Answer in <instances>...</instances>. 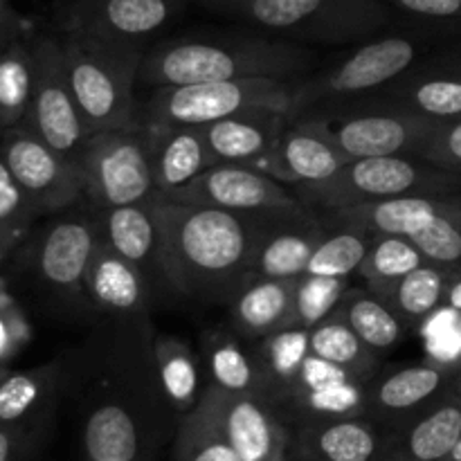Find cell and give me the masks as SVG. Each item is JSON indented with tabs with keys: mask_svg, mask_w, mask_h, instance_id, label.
<instances>
[{
	"mask_svg": "<svg viewBox=\"0 0 461 461\" xmlns=\"http://www.w3.org/2000/svg\"><path fill=\"white\" fill-rule=\"evenodd\" d=\"M162 279L207 304H228L250 279L261 216L187 205L156 194Z\"/></svg>",
	"mask_w": 461,
	"mask_h": 461,
	"instance_id": "1",
	"label": "cell"
},
{
	"mask_svg": "<svg viewBox=\"0 0 461 461\" xmlns=\"http://www.w3.org/2000/svg\"><path fill=\"white\" fill-rule=\"evenodd\" d=\"M313 50L279 36L178 39L144 54L140 84L169 88L252 77L300 81L313 68Z\"/></svg>",
	"mask_w": 461,
	"mask_h": 461,
	"instance_id": "2",
	"label": "cell"
},
{
	"mask_svg": "<svg viewBox=\"0 0 461 461\" xmlns=\"http://www.w3.org/2000/svg\"><path fill=\"white\" fill-rule=\"evenodd\" d=\"M59 41L68 81L88 135L142 124V108L135 102L142 45L68 30H61Z\"/></svg>",
	"mask_w": 461,
	"mask_h": 461,
	"instance_id": "3",
	"label": "cell"
},
{
	"mask_svg": "<svg viewBox=\"0 0 461 461\" xmlns=\"http://www.w3.org/2000/svg\"><path fill=\"white\" fill-rule=\"evenodd\" d=\"M223 12L302 45H360L394 21L383 0H219Z\"/></svg>",
	"mask_w": 461,
	"mask_h": 461,
	"instance_id": "4",
	"label": "cell"
},
{
	"mask_svg": "<svg viewBox=\"0 0 461 461\" xmlns=\"http://www.w3.org/2000/svg\"><path fill=\"white\" fill-rule=\"evenodd\" d=\"M293 192L315 212L342 210L399 196H450L461 194V176L450 174L419 156L365 158L347 162L329 180Z\"/></svg>",
	"mask_w": 461,
	"mask_h": 461,
	"instance_id": "5",
	"label": "cell"
},
{
	"mask_svg": "<svg viewBox=\"0 0 461 461\" xmlns=\"http://www.w3.org/2000/svg\"><path fill=\"white\" fill-rule=\"evenodd\" d=\"M300 81L252 77L153 88L142 108V122L160 126H205L257 111L282 113L293 120Z\"/></svg>",
	"mask_w": 461,
	"mask_h": 461,
	"instance_id": "6",
	"label": "cell"
},
{
	"mask_svg": "<svg viewBox=\"0 0 461 461\" xmlns=\"http://www.w3.org/2000/svg\"><path fill=\"white\" fill-rule=\"evenodd\" d=\"M423 48L426 43L421 36L412 34H378L376 39L365 41L331 70L300 81L293 120L320 111L324 104L365 95L369 97L412 70Z\"/></svg>",
	"mask_w": 461,
	"mask_h": 461,
	"instance_id": "7",
	"label": "cell"
},
{
	"mask_svg": "<svg viewBox=\"0 0 461 461\" xmlns=\"http://www.w3.org/2000/svg\"><path fill=\"white\" fill-rule=\"evenodd\" d=\"M86 196L95 210L129 205L156 194L151 165V131L138 124L88 135L79 153Z\"/></svg>",
	"mask_w": 461,
	"mask_h": 461,
	"instance_id": "8",
	"label": "cell"
},
{
	"mask_svg": "<svg viewBox=\"0 0 461 461\" xmlns=\"http://www.w3.org/2000/svg\"><path fill=\"white\" fill-rule=\"evenodd\" d=\"M322 135L345 162L365 158L417 156L439 122L399 108L363 104L360 111L309 113L297 117Z\"/></svg>",
	"mask_w": 461,
	"mask_h": 461,
	"instance_id": "9",
	"label": "cell"
},
{
	"mask_svg": "<svg viewBox=\"0 0 461 461\" xmlns=\"http://www.w3.org/2000/svg\"><path fill=\"white\" fill-rule=\"evenodd\" d=\"M30 45L34 79H32L30 111L23 124L34 131L54 151L79 162L88 131L68 81L61 41L54 34H43L36 36Z\"/></svg>",
	"mask_w": 461,
	"mask_h": 461,
	"instance_id": "10",
	"label": "cell"
},
{
	"mask_svg": "<svg viewBox=\"0 0 461 461\" xmlns=\"http://www.w3.org/2000/svg\"><path fill=\"white\" fill-rule=\"evenodd\" d=\"M0 160L39 214L66 212L86 196V176L79 162L54 151L25 124L0 131Z\"/></svg>",
	"mask_w": 461,
	"mask_h": 461,
	"instance_id": "11",
	"label": "cell"
},
{
	"mask_svg": "<svg viewBox=\"0 0 461 461\" xmlns=\"http://www.w3.org/2000/svg\"><path fill=\"white\" fill-rule=\"evenodd\" d=\"M162 198L187 203V205L219 207V210L250 216L279 214V212L309 207L286 185L270 178L257 167L248 165H212L192 183L183 185L174 194Z\"/></svg>",
	"mask_w": 461,
	"mask_h": 461,
	"instance_id": "12",
	"label": "cell"
},
{
	"mask_svg": "<svg viewBox=\"0 0 461 461\" xmlns=\"http://www.w3.org/2000/svg\"><path fill=\"white\" fill-rule=\"evenodd\" d=\"M225 439L241 461H286L291 453V423L282 410L261 396L228 394L207 385Z\"/></svg>",
	"mask_w": 461,
	"mask_h": 461,
	"instance_id": "13",
	"label": "cell"
},
{
	"mask_svg": "<svg viewBox=\"0 0 461 461\" xmlns=\"http://www.w3.org/2000/svg\"><path fill=\"white\" fill-rule=\"evenodd\" d=\"M99 234V232H97ZM149 277L97 239V248L86 275V302L99 315L113 320L124 336L147 331Z\"/></svg>",
	"mask_w": 461,
	"mask_h": 461,
	"instance_id": "14",
	"label": "cell"
},
{
	"mask_svg": "<svg viewBox=\"0 0 461 461\" xmlns=\"http://www.w3.org/2000/svg\"><path fill=\"white\" fill-rule=\"evenodd\" d=\"M149 405L124 396H104L84 419V455L88 461H149L153 423ZM158 412V410H153Z\"/></svg>",
	"mask_w": 461,
	"mask_h": 461,
	"instance_id": "15",
	"label": "cell"
},
{
	"mask_svg": "<svg viewBox=\"0 0 461 461\" xmlns=\"http://www.w3.org/2000/svg\"><path fill=\"white\" fill-rule=\"evenodd\" d=\"M324 232H327V223L320 212L311 207L261 216L250 264V279L302 277Z\"/></svg>",
	"mask_w": 461,
	"mask_h": 461,
	"instance_id": "16",
	"label": "cell"
},
{
	"mask_svg": "<svg viewBox=\"0 0 461 461\" xmlns=\"http://www.w3.org/2000/svg\"><path fill=\"white\" fill-rule=\"evenodd\" d=\"M453 372L428 360L421 365L378 372L365 383L367 417L387 430L403 426L419 412L444 399L450 390Z\"/></svg>",
	"mask_w": 461,
	"mask_h": 461,
	"instance_id": "17",
	"label": "cell"
},
{
	"mask_svg": "<svg viewBox=\"0 0 461 461\" xmlns=\"http://www.w3.org/2000/svg\"><path fill=\"white\" fill-rule=\"evenodd\" d=\"M176 0H72L61 12V30L142 45L169 25Z\"/></svg>",
	"mask_w": 461,
	"mask_h": 461,
	"instance_id": "18",
	"label": "cell"
},
{
	"mask_svg": "<svg viewBox=\"0 0 461 461\" xmlns=\"http://www.w3.org/2000/svg\"><path fill=\"white\" fill-rule=\"evenodd\" d=\"M97 239L95 212L54 221L36 250V268L43 282L70 300L86 302V275Z\"/></svg>",
	"mask_w": 461,
	"mask_h": 461,
	"instance_id": "19",
	"label": "cell"
},
{
	"mask_svg": "<svg viewBox=\"0 0 461 461\" xmlns=\"http://www.w3.org/2000/svg\"><path fill=\"white\" fill-rule=\"evenodd\" d=\"M297 461H387L390 430L369 417L331 419L291 428Z\"/></svg>",
	"mask_w": 461,
	"mask_h": 461,
	"instance_id": "20",
	"label": "cell"
},
{
	"mask_svg": "<svg viewBox=\"0 0 461 461\" xmlns=\"http://www.w3.org/2000/svg\"><path fill=\"white\" fill-rule=\"evenodd\" d=\"M461 205L459 194L450 196H399L363 203L342 210L320 212L327 223L354 228L367 237H412L446 212Z\"/></svg>",
	"mask_w": 461,
	"mask_h": 461,
	"instance_id": "21",
	"label": "cell"
},
{
	"mask_svg": "<svg viewBox=\"0 0 461 461\" xmlns=\"http://www.w3.org/2000/svg\"><path fill=\"white\" fill-rule=\"evenodd\" d=\"M372 106L399 108L432 122L461 120V63L405 72L374 97H365Z\"/></svg>",
	"mask_w": 461,
	"mask_h": 461,
	"instance_id": "22",
	"label": "cell"
},
{
	"mask_svg": "<svg viewBox=\"0 0 461 461\" xmlns=\"http://www.w3.org/2000/svg\"><path fill=\"white\" fill-rule=\"evenodd\" d=\"M345 165L340 153L322 135L302 120H291L270 156L257 169L295 189L324 183Z\"/></svg>",
	"mask_w": 461,
	"mask_h": 461,
	"instance_id": "23",
	"label": "cell"
},
{
	"mask_svg": "<svg viewBox=\"0 0 461 461\" xmlns=\"http://www.w3.org/2000/svg\"><path fill=\"white\" fill-rule=\"evenodd\" d=\"M291 117L282 113H243L198 126L214 165L259 167L270 156Z\"/></svg>",
	"mask_w": 461,
	"mask_h": 461,
	"instance_id": "24",
	"label": "cell"
},
{
	"mask_svg": "<svg viewBox=\"0 0 461 461\" xmlns=\"http://www.w3.org/2000/svg\"><path fill=\"white\" fill-rule=\"evenodd\" d=\"M99 241L106 243L122 259L138 266L147 277L160 273V230H158L156 194L129 205L95 210Z\"/></svg>",
	"mask_w": 461,
	"mask_h": 461,
	"instance_id": "25",
	"label": "cell"
},
{
	"mask_svg": "<svg viewBox=\"0 0 461 461\" xmlns=\"http://www.w3.org/2000/svg\"><path fill=\"white\" fill-rule=\"evenodd\" d=\"M461 437V403L446 394L403 426L390 430L387 461H444Z\"/></svg>",
	"mask_w": 461,
	"mask_h": 461,
	"instance_id": "26",
	"label": "cell"
},
{
	"mask_svg": "<svg viewBox=\"0 0 461 461\" xmlns=\"http://www.w3.org/2000/svg\"><path fill=\"white\" fill-rule=\"evenodd\" d=\"M147 126L151 131L153 185L158 196H169L214 165L198 126Z\"/></svg>",
	"mask_w": 461,
	"mask_h": 461,
	"instance_id": "27",
	"label": "cell"
},
{
	"mask_svg": "<svg viewBox=\"0 0 461 461\" xmlns=\"http://www.w3.org/2000/svg\"><path fill=\"white\" fill-rule=\"evenodd\" d=\"M295 282L297 277L248 279L228 302L234 329L250 340L286 329L293 315Z\"/></svg>",
	"mask_w": 461,
	"mask_h": 461,
	"instance_id": "28",
	"label": "cell"
},
{
	"mask_svg": "<svg viewBox=\"0 0 461 461\" xmlns=\"http://www.w3.org/2000/svg\"><path fill=\"white\" fill-rule=\"evenodd\" d=\"M151 356L162 403L180 423L205 392L201 387V365L194 351L176 336H158L151 342Z\"/></svg>",
	"mask_w": 461,
	"mask_h": 461,
	"instance_id": "29",
	"label": "cell"
},
{
	"mask_svg": "<svg viewBox=\"0 0 461 461\" xmlns=\"http://www.w3.org/2000/svg\"><path fill=\"white\" fill-rule=\"evenodd\" d=\"M32 45L18 34L16 14L0 18V131L27 120L32 99Z\"/></svg>",
	"mask_w": 461,
	"mask_h": 461,
	"instance_id": "30",
	"label": "cell"
},
{
	"mask_svg": "<svg viewBox=\"0 0 461 461\" xmlns=\"http://www.w3.org/2000/svg\"><path fill=\"white\" fill-rule=\"evenodd\" d=\"M309 338L311 329L286 327L257 340L255 351H252L259 365L261 378H264L266 399L279 410L286 405L302 365L311 354Z\"/></svg>",
	"mask_w": 461,
	"mask_h": 461,
	"instance_id": "31",
	"label": "cell"
},
{
	"mask_svg": "<svg viewBox=\"0 0 461 461\" xmlns=\"http://www.w3.org/2000/svg\"><path fill=\"white\" fill-rule=\"evenodd\" d=\"M453 273L423 264L394 282L372 286V291L394 309L405 329L419 327L446 304V293H448V282Z\"/></svg>",
	"mask_w": 461,
	"mask_h": 461,
	"instance_id": "32",
	"label": "cell"
},
{
	"mask_svg": "<svg viewBox=\"0 0 461 461\" xmlns=\"http://www.w3.org/2000/svg\"><path fill=\"white\" fill-rule=\"evenodd\" d=\"M203 358H205L210 385L228 394H248L266 399L264 378L255 354L243 349L241 342L223 331L207 333L203 340ZM268 401V399H266Z\"/></svg>",
	"mask_w": 461,
	"mask_h": 461,
	"instance_id": "33",
	"label": "cell"
},
{
	"mask_svg": "<svg viewBox=\"0 0 461 461\" xmlns=\"http://www.w3.org/2000/svg\"><path fill=\"white\" fill-rule=\"evenodd\" d=\"M333 315L345 320L356 336L378 356L387 354L403 340L405 324L394 313L390 304L372 288H354L347 291Z\"/></svg>",
	"mask_w": 461,
	"mask_h": 461,
	"instance_id": "34",
	"label": "cell"
},
{
	"mask_svg": "<svg viewBox=\"0 0 461 461\" xmlns=\"http://www.w3.org/2000/svg\"><path fill=\"white\" fill-rule=\"evenodd\" d=\"M284 417L293 423L331 421V419L367 417V392L363 381H338L313 390L293 392L284 405Z\"/></svg>",
	"mask_w": 461,
	"mask_h": 461,
	"instance_id": "35",
	"label": "cell"
},
{
	"mask_svg": "<svg viewBox=\"0 0 461 461\" xmlns=\"http://www.w3.org/2000/svg\"><path fill=\"white\" fill-rule=\"evenodd\" d=\"M311 354L347 369L354 378L367 383L369 378L381 372L376 351L369 349L354 333V329L338 315H329L327 320L311 329L309 338Z\"/></svg>",
	"mask_w": 461,
	"mask_h": 461,
	"instance_id": "36",
	"label": "cell"
},
{
	"mask_svg": "<svg viewBox=\"0 0 461 461\" xmlns=\"http://www.w3.org/2000/svg\"><path fill=\"white\" fill-rule=\"evenodd\" d=\"M174 461H241L225 439L205 392L196 408L178 423Z\"/></svg>",
	"mask_w": 461,
	"mask_h": 461,
	"instance_id": "37",
	"label": "cell"
},
{
	"mask_svg": "<svg viewBox=\"0 0 461 461\" xmlns=\"http://www.w3.org/2000/svg\"><path fill=\"white\" fill-rule=\"evenodd\" d=\"M372 241V237L358 230L327 223V232L311 255L306 273L322 277H349L360 268Z\"/></svg>",
	"mask_w": 461,
	"mask_h": 461,
	"instance_id": "38",
	"label": "cell"
},
{
	"mask_svg": "<svg viewBox=\"0 0 461 461\" xmlns=\"http://www.w3.org/2000/svg\"><path fill=\"white\" fill-rule=\"evenodd\" d=\"M423 264L426 259L410 237H376L356 273L372 288L394 282Z\"/></svg>",
	"mask_w": 461,
	"mask_h": 461,
	"instance_id": "39",
	"label": "cell"
},
{
	"mask_svg": "<svg viewBox=\"0 0 461 461\" xmlns=\"http://www.w3.org/2000/svg\"><path fill=\"white\" fill-rule=\"evenodd\" d=\"M351 288L349 277H322L304 273L295 282L293 315L288 327L313 329L336 311Z\"/></svg>",
	"mask_w": 461,
	"mask_h": 461,
	"instance_id": "40",
	"label": "cell"
},
{
	"mask_svg": "<svg viewBox=\"0 0 461 461\" xmlns=\"http://www.w3.org/2000/svg\"><path fill=\"white\" fill-rule=\"evenodd\" d=\"M410 239L419 248L426 264L450 273L461 270V205L437 216Z\"/></svg>",
	"mask_w": 461,
	"mask_h": 461,
	"instance_id": "41",
	"label": "cell"
},
{
	"mask_svg": "<svg viewBox=\"0 0 461 461\" xmlns=\"http://www.w3.org/2000/svg\"><path fill=\"white\" fill-rule=\"evenodd\" d=\"M36 216L39 210L32 205L7 165L0 160V259L23 241Z\"/></svg>",
	"mask_w": 461,
	"mask_h": 461,
	"instance_id": "42",
	"label": "cell"
},
{
	"mask_svg": "<svg viewBox=\"0 0 461 461\" xmlns=\"http://www.w3.org/2000/svg\"><path fill=\"white\" fill-rule=\"evenodd\" d=\"M50 374H9L0 381V423L16 426L25 421L48 399Z\"/></svg>",
	"mask_w": 461,
	"mask_h": 461,
	"instance_id": "43",
	"label": "cell"
},
{
	"mask_svg": "<svg viewBox=\"0 0 461 461\" xmlns=\"http://www.w3.org/2000/svg\"><path fill=\"white\" fill-rule=\"evenodd\" d=\"M417 156L450 174L461 176V120L437 124Z\"/></svg>",
	"mask_w": 461,
	"mask_h": 461,
	"instance_id": "44",
	"label": "cell"
},
{
	"mask_svg": "<svg viewBox=\"0 0 461 461\" xmlns=\"http://www.w3.org/2000/svg\"><path fill=\"white\" fill-rule=\"evenodd\" d=\"M396 12L435 23H461V0H383Z\"/></svg>",
	"mask_w": 461,
	"mask_h": 461,
	"instance_id": "45",
	"label": "cell"
},
{
	"mask_svg": "<svg viewBox=\"0 0 461 461\" xmlns=\"http://www.w3.org/2000/svg\"><path fill=\"white\" fill-rule=\"evenodd\" d=\"M349 378L354 376H351L347 369L338 367V365L329 363V360L320 358V356L309 354L306 356L304 365H302L300 376H297L293 392L313 390V387H322V385H329V383H338V381H349ZM354 381H358V378H354Z\"/></svg>",
	"mask_w": 461,
	"mask_h": 461,
	"instance_id": "46",
	"label": "cell"
},
{
	"mask_svg": "<svg viewBox=\"0 0 461 461\" xmlns=\"http://www.w3.org/2000/svg\"><path fill=\"white\" fill-rule=\"evenodd\" d=\"M16 457V437L0 423V461H14Z\"/></svg>",
	"mask_w": 461,
	"mask_h": 461,
	"instance_id": "47",
	"label": "cell"
},
{
	"mask_svg": "<svg viewBox=\"0 0 461 461\" xmlns=\"http://www.w3.org/2000/svg\"><path fill=\"white\" fill-rule=\"evenodd\" d=\"M448 392L461 403V367L453 374V381H450V390Z\"/></svg>",
	"mask_w": 461,
	"mask_h": 461,
	"instance_id": "48",
	"label": "cell"
},
{
	"mask_svg": "<svg viewBox=\"0 0 461 461\" xmlns=\"http://www.w3.org/2000/svg\"><path fill=\"white\" fill-rule=\"evenodd\" d=\"M444 461H461V437H459L457 444L453 446V450L448 453V457H446Z\"/></svg>",
	"mask_w": 461,
	"mask_h": 461,
	"instance_id": "49",
	"label": "cell"
},
{
	"mask_svg": "<svg viewBox=\"0 0 461 461\" xmlns=\"http://www.w3.org/2000/svg\"><path fill=\"white\" fill-rule=\"evenodd\" d=\"M12 9H9V5H7V0H0V18H5V16H12Z\"/></svg>",
	"mask_w": 461,
	"mask_h": 461,
	"instance_id": "50",
	"label": "cell"
},
{
	"mask_svg": "<svg viewBox=\"0 0 461 461\" xmlns=\"http://www.w3.org/2000/svg\"><path fill=\"white\" fill-rule=\"evenodd\" d=\"M459 336H461V313H459Z\"/></svg>",
	"mask_w": 461,
	"mask_h": 461,
	"instance_id": "51",
	"label": "cell"
},
{
	"mask_svg": "<svg viewBox=\"0 0 461 461\" xmlns=\"http://www.w3.org/2000/svg\"><path fill=\"white\" fill-rule=\"evenodd\" d=\"M286 461H297V459H293V457H291V455H288V459H286Z\"/></svg>",
	"mask_w": 461,
	"mask_h": 461,
	"instance_id": "52",
	"label": "cell"
},
{
	"mask_svg": "<svg viewBox=\"0 0 461 461\" xmlns=\"http://www.w3.org/2000/svg\"><path fill=\"white\" fill-rule=\"evenodd\" d=\"M210 3H219V0H210Z\"/></svg>",
	"mask_w": 461,
	"mask_h": 461,
	"instance_id": "53",
	"label": "cell"
}]
</instances>
